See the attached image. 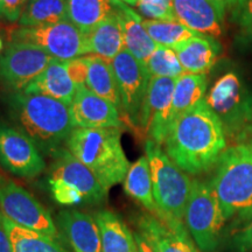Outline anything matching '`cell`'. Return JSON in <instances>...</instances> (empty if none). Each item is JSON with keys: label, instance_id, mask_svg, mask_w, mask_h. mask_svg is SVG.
<instances>
[{"label": "cell", "instance_id": "1f68e13d", "mask_svg": "<svg viewBox=\"0 0 252 252\" xmlns=\"http://www.w3.org/2000/svg\"><path fill=\"white\" fill-rule=\"evenodd\" d=\"M135 7L147 20L176 21L173 0H138Z\"/></svg>", "mask_w": 252, "mask_h": 252}, {"label": "cell", "instance_id": "ba28073f", "mask_svg": "<svg viewBox=\"0 0 252 252\" xmlns=\"http://www.w3.org/2000/svg\"><path fill=\"white\" fill-rule=\"evenodd\" d=\"M11 41L40 47L61 61H70L89 53L86 35L68 20L49 26L21 27L12 33Z\"/></svg>", "mask_w": 252, "mask_h": 252}, {"label": "cell", "instance_id": "d6986e66", "mask_svg": "<svg viewBox=\"0 0 252 252\" xmlns=\"http://www.w3.org/2000/svg\"><path fill=\"white\" fill-rule=\"evenodd\" d=\"M115 13L121 23L125 49L146 67L158 45L145 30L141 15L123 2H116Z\"/></svg>", "mask_w": 252, "mask_h": 252}, {"label": "cell", "instance_id": "277c9868", "mask_svg": "<svg viewBox=\"0 0 252 252\" xmlns=\"http://www.w3.org/2000/svg\"><path fill=\"white\" fill-rule=\"evenodd\" d=\"M65 146L106 189L124 181L130 163L122 146V128H74Z\"/></svg>", "mask_w": 252, "mask_h": 252}, {"label": "cell", "instance_id": "5bb4252c", "mask_svg": "<svg viewBox=\"0 0 252 252\" xmlns=\"http://www.w3.org/2000/svg\"><path fill=\"white\" fill-rule=\"evenodd\" d=\"M48 180H58L77 189L86 204H99L105 201L109 189L100 184L97 176L75 158L67 149H59L52 154Z\"/></svg>", "mask_w": 252, "mask_h": 252}, {"label": "cell", "instance_id": "d590c367", "mask_svg": "<svg viewBox=\"0 0 252 252\" xmlns=\"http://www.w3.org/2000/svg\"><path fill=\"white\" fill-rule=\"evenodd\" d=\"M231 252H250L252 251V220L244 228L232 236L230 239Z\"/></svg>", "mask_w": 252, "mask_h": 252}, {"label": "cell", "instance_id": "603a6c76", "mask_svg": "<svg viewBox=\"0 0 252 252\" xmlns=\"http://www.w3.org/2000/svg\"><path fill=\"white\" fill-rule=\"evenodd\" d=\"M84 35L89 53H94V55L99 56L108 63H111L125 48L123 30L116 13L110 15Z\"/></svg>", "mask_w": 252, "mask_h": 252}, {"label": "cell", "instance_id": "9a60e30c", "mask_svg": "<svg viewBox=\"0 0 252 252\" xmlns=\"http://www.w3.org/2000/svg\"><path fill=\"white\" fill-rule=\"evenodd\" d=\"M75 128L123 127L121 112L109 100L97 96L86 86L76 87L69 106Z\"/></svg>", "mask_w": 252, "mask_h": 252}, {"label": "cell", "instance_id": "4fadbf2b", "mask_svg": "<svg viewBox=\"0 0 252 252\" xmlns=\"http://www.w3.org/2000/svg\"><path fill=\"white\" fill-rule=\"evenodd\" d=\"M174 86V78L152 77L144 100L140 116V128L149 134L151 140L159 145L165 144L172 125Z\"/></svg>", "mask_w": 252, "mask_h": 252}, {"label": "cell", "instance_id": "8992f818", "mask_svg": "<svg viewBox=\"0 0 252 252\" xmlns=\"http://www.w3.org/2000/svg\"><path fill=\"white\" fill-rule=\"evenodd\" d=\"M206 102L219 117L226 139L252 144V89L236 71H226L214 83Z\"/></svg>", "mask_w": 252, "mask_h": 252}, {"label": "cell", "instance_id": "52a82bcc", "mask_svg": "<svg viewBox=\"0 0 252 252\" xmlns=\"http://www.w3.org/2000/svg\"><path fill=\"white\" fill-rule=\"evenodd\" d=\"M226 222L209 182L191 181L185 210V225L196 247L202 252H215Z\"/></svg>", "mask_w": 252, "mask_h": 252}, {"label": "cell", "instance_id": "7c38bea8", "mask_svg": "<svg viewBox=\"0 0 252 252\" xmlns=\"http://www.w3.org/2000/svg\"><path fill=\"white\" fill-rule=\"evenodd\" d=\"M111 67L121 96L122 113L131 125L140 127V116L151 80L149 71L125 48L113 59Z\"/></svg>", "mask_w": 252, "mask_h": 252}, {"label": "cell", "instance_id": "b9f144b4", "mask_svg": "<svg viewBox=\"0 0 252 252\" xmlns=\"http://www.w3.org/2000/svg\"><path fill=\"white\" fill-rule=\"evenodd\" d=\"M113 2H123V4L127 5V6H135L137 5V1L138 0H112Z\"/></svg>", "mask_w": 252, "mask_h": 252}, {"label": "cell", "instance_id": "4316f807", "mask_svg": "<svg viewBox=\"0 0 252 252\" xmlns=\"http://www.w3.org/2000/svg\"><path fill=\"white\" fill-rule=\"evenodd\" d=\"M208 87L206 75L185 74L175 78L174 91H173L172 123L179 116L194 108L196 104L204 99Z\"/></svg>", "mask_w": 252, "mask_h": 252}, {"label": "cell", "instance_id": "7402d4cb", "mask_svg": "<svg viewBox=\"0 0 252 252\" xmlns=\"http://www.w3.org/2000/svg\"><path fill=\"white\" fill-rule=\"evenodd\" d=\"M102 239V252H138L134 234L118 214L100 209L94 214Z\"/></svg>", "mask_w": 252, "mask_h": 252}, {"label": "cell", "instance_id": "4dcf8cb0", "mask_svg": "<svg viewBox=\"0 0 252 252\" xmlns=\"http://www.w3.org/2000/svg\"><path fill=\"white\" fill-rule=\"evenodd\" d=\"M150 77H168L178 78L185 74L178 55L172 48L157 46L156 50L146 64Z\"/></svg>", "mask_w": 252, "mask_h": 252}, {"label": "cell", "instance_id": "83f0119b", "mask_svg": "<svg viewBox=\"0 0 252 252\" xmlns=\"http://www.w3.org/2000/svg\"><path fill=\"white\" fill-rule=\"evenodd\" d=\"M67 19V0H30L21 14V27L34 28L54 25Z\"/></svg>", "mask_w": 252, "mask_h": 252}, {"label": "cell", "instance_id": "2e32d148", "mask_svg": "<svg viewBox=\"0 0 252 252\" xmlns=\"http://www.w3.org/2000/svg\"><path fill=\"white\" fill-rule=\"evenodd\" d=\"M178 23L201 35L219 37L223 34L224 18L209 0H173Z\"/></svg>", "mask_w": 252, "mask_h": 252}, {"label": "cell", "instance_id": "74e56055", "mask_svg": "<svg viewBox=\"0 0 252 252\" xmlns=\"http://www.w3.org/2000/svg\"><path fill=\"white\" fill-rule=\"evenodd\" d=\"M0 252H13L11 238L4 223V215L0 212Z\"/></svg>", "mask_w": 252, "mask_h": 252}, {"label": "cell", "instance_id": "44dd1931", "mask_svg": "<svg viewBox=\"0 0 252 252\" xmlns=\"http://www.w3.org/2000/svg\"><path fill=\"white\" fill-rule=\"evenodd\" d=\"M186 74L206 75L215 64L222 46L215 37L197 35L172 48Z\"/></svg>", "mask_w": 252, "mask_h": 252}, {"label": "cell", "instance_id": "30bf717a", "mask_svg": "<svg viewBox=\"0 0 252 252\" xmlns=\"http://www.w3.org/2000/svg\"><path fill=\"white\" fill-rule=\"evenodd\" d=\"M53 60L40 47L11 41L0 56V83L8 93H23Z\"/></svg>", "mask_w": 252, "mask_h": 252}, {"label": "cell", "instance_id": "f1b7e54d", "mask_svg": "<svg viewBox=\"0 0 252 252\" xmlns=\"http://www.w3.org/2000/svg\"><path fill=\"white\" fill-rule=\"evenodd\" d=\"M4 223L11 238L13 252H69L60 243L59 238L21 228L5 216Z\"/></svg>", "mask_w": 252, "mask_h": 252}, {"label": "cell", "instance_id": "60d3db41", "mask_svg": "<svg viewBox=\"0 0 252 252\" xmlns=\"http://www.w3.org/2000/svg\"><path fill=\"white\" fill-rule=\"evenodd\" d=\"M134 238H135V242H137L138 252H156V250L151 247L149 242H147L138 231L134 232Z\"/></svg>", "mask_w": 252, "mask_h": 252}, {"label": "cell", "instance_id": "8d00e7d4", "mask_svg": "<svg viewBox=\"0 0 252 252\" xmlns=\"http://www.w3.org/2000/svg\"><path fill=\"white\" fill-rule=\"evenodd\" d=\"M28 1L30 0H0V18L9 23L19 21Z\"/></svg>", "mask_w": 252, "mask_h": 252}, {"label": "cell", "instance_id": "484cf974", "mask_svg": "<svg viewBox=\"0 0 252 252\" xmlns=\"http://www.w3.org/2000/svg\"><path fill=\"white\" fill-rule=\"evenodd\" d=\"M86 87L97 96L112 103L122 113V100L111 63L104 61L97 55H90Z\"/></svg>", "mask_w": 252, "mask_h": 252}, {"label": "cell", "instance_id": "d6a6232c", "mask_svg": "<svg viewBox=\"0 0 252 252\" xmlns=\"http://www.w3.org/2000/svg\"><path fill=\"white\" fill-rule=\"evenodd\" d=\"M50 193L54 200L61 206L72 207L84 203V197L77 189L58 180H48Z\"/></svg>", "mask_w": 252, "mask_h": 252}, {"label": "cell", "instance_id": "5b68a950", "mask_svg": "<svg viewBox=\"0 0 252 252\" xmlns=\"http://www.w3.org/2000/svg\"><path fill=\"white\" fill-rule=\"evenodd\" d=\"M145 152L150 162L153 196L160 219L172 230L188 232L185 225V210L191 189V180L162 150L161 145L149 139Z\"/></svg>", "mask_w": 252, "mask_h": 252}, {"label": "cell", "instance_id": "e575fe53", "mask_svg": "<svg viewBox=\"0 0 252 252\" xmlns=\"http://www.w3.org/2000/svg\"><path fill=\"white\" fill-rule=\"evenodd\" d=\"M65 65L72 83L76 87L86 86L88 72H89V56L70 60L67 61Z\"/></svg>", "mask_w": 252, "mask_h": 252}, {"label": "cell", "instance_id": "7bdbcfd3", "mask_svg": "<svg viewBox=\"0 0 252 252\" xmlns=\"http://www.w3.org/2000/svg\"><path fill=\"white\" fill-rule=\"evenodd\" d=\"M1 49H2V41L0 39V52H1Z\"/></svg>", "mask_w": 252, "mask_h": 252}, {"label": "cell", "instance_id": "e0dca14e", "mask_svg": "<svg viewBox=\"0 0 252 252\" xmlns=\"http://www.w3.org/2000/svg\"><path fill=\"white\" fill-rule=\"evenodd\" d=\"M75 252H102V239L94 217L76 209L61 210L56 217Z\"/></svg>", "mask_w": 252, "mask_h": 252}, {"label": "cell", "instance_id": "7a4b0ae2", "mask_svg": "<svg viewBox=\"0 0 252 252\" xmlns=\"http://www.w3.org/2000/svg\"><path fill=\"white\" fill-rule=\"evenodd\" d=\"M4 103L9 123L30 137L46 156L61 149L75 128L69 106L50 97L7 93Z\"/></svg>", "mask_w": 252, "mask_h": 252}, {"label": "cell", "instance_id": "f35d334b", "mask_svg": "<svg viewBox=\"0 0 252 252\" xmlns=\"http://www.w3.org/2000/svg\"><path fill=\"white\" fill-rule=\"evenodd\" d=\"M237 46L245 50L252 53V30L251 31H239L237 39H236Z\"/></svg>", "mask_w": 252, "mask_h": 252}, {"label": "cell", "instance_id": "f546056e", "mask_svg": "<svg viewBox=\"0 0 252 252\" xmlns=\"http://www.w3.org/2000/svg\"><path fill=\"white\" fill-rule=\"evenodd\" d=\"M144 27L158 46L168 48H173L191 37L201 35L178 21L144 20Z\"/></svg>", "mask_w": 252, "mask_h": 252}, {"label": "cell", "instance_id": "836d02e7", "mask_svg": "<svg viewBox=\"0 0 252 252\" xmlns=\"http://www.w3.org/2000/svg\"><path fill=\"white\" fill-rule=\"evenodd\" d=\"M231 19L241 31L252 30V0H238L231 9Z\"/></svg>", "mask_w": 252, "mask_h": 252}, {"label": "cell", "instance_id": "ab89813d", "mask_svg": "<svg viewBox=\"0 0 252 252\" xmlns=\"http://www.w3.org/2000/svg\"><path fill=\"white\" fill-rule=\"evenodd\" d=\"M212 4L215 6L220 17H225V12L228 9H231L234 6L237 4L238 0H209Z\"/></svg>", "mask_w": 252, "mask_h": 252}, {"label": "cell", "instance_id": "ffe728a7", "mask_svg": "<svg viewBox=\"0 0 252 252\" xmlns=\"http://www.w3.org/2000/svg\"><path fill=\"white\" fill-rule=\"evenodd\" d=\"M65 63L67 61L53 60L48 67L25 88L23 93L42 94L70 106L76 93V86L69 77Z\"/></svg>", "mask_w": 252, "mask_h": 252}, {"label": "cell", "instance_id": "8fae6325", "mask_svg": "<svg viewBox=\"0 0 252 252\" xmlns=\"http://www.w3.org/2000/svg\"><path fill=\"white\" fill-rule=\"evenodd\" d=\"M0 166L18 178L33 179L45 171L46 161L30 137L0 121Z\"/></svg>", "mask_w": 252, "mask_h": 252}, {"label": "cell", "instance_id": "9c48e42d", "mask_svg": "<svg viewBox=\"0 0 252 252\" xmlns=\"http://www.w3.org/2000/svg\"><path fill=\"white\" fill-rule=\"evenodd\" d=\"M0 212L21 228L59 238L58 226L48 210L30 191L13 181L0 182Z\"/></svg>", "mask_w": 252, "mask_h": 252}, {"label": "cell", "instance_id": "ac0fdd59", "mask_svg": "<svg viewBox=\"0 0 252 252\" xmlns=\"http://www.w3.org/2000/svg\"><path fill=\"white\" fill-rule=\"evenodd\" d=\"M135 225L137 231L156 252H201L191 241L189 232L174 231L152 214H140L135 220Z\"/></svg>", "mask_w": 252, "mask_h": 252}, {"label": "cell", "instance_id": "6da1fadb", "mask_svg": "<svg viewBox=\"0 0 252 252\" xmlns=\"http://www.w3.org/2000/svg\"><path fill=\"white\" fill-rule=\"evenodd\" d=\"M163 145L179 168L198 175L216 166L228 149V139L222 123L203 99L172 123Z\"/></svg>", "mask_w": 252, "mask_h": 252}, {"label": "cell", "instance_id": "cb8c5ba5", "mask_svg": "<svg viewBox=\"0 0 252 252\" xmlns=\"http://www.w3.org/2000/svg\"><path fill=\"white\" fill-rule=\"evenodd\" d=\"M124 190L150 214L157 217L159 215L153 196L150 162L146 156L140 157L137 161L130 165L127 174L124 179Z\"/></svg>", "mask_w": 252, "mask_h": 252}, {"label": "cell", "instance_id": "d4e9b609", "mask_svg": "<svg viewBox=\"0 0 252 252\" xmlns=\"http://www.w3.org/2000/svg\"><path fill=\"white\" fill-rule=\"evenodd\" d=\"M112 0H67V19L83 34L115 13Z\"/></svg>", "mask_w": 252, "mask_h": 252}, {"label": "cell", "instance_id": "3957f363", "mask_svg": "<svg viewBox=\"0 0 252 252\" xmlns=\"http://www.w3.org/2000/svg\"><path fill=\"white\" fill-rule=\"evenodd\" d=\"M225 220L236 224L252 220V144L228 147L216 163L212 181Z\"/></svg>", "mask_w": 252, "mask_h": 252}]
</instances>
